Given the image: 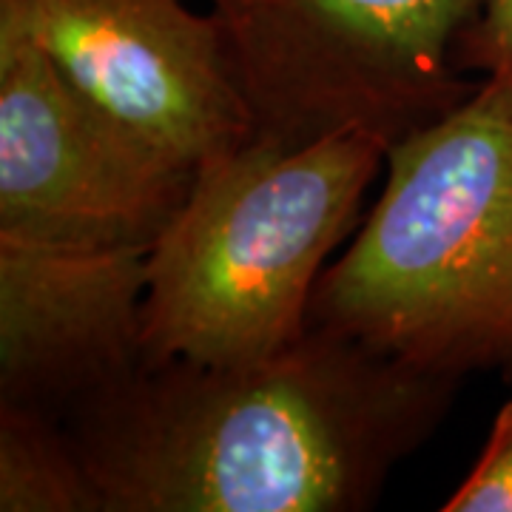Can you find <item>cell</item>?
I'll return each instance as SVG.
<instances>
[{
	"instance_id": "cell-1",
	"label": "cell",
	"mask_w": 512,
	"mask_h": 512,
	"mask_svg": "<svg viewBox=\"0 0 512 512\" xmlns=\"http://www.w3.org/2000/svg\"><path fill=\"white\" fill-rule=\"evenodd\" d=\"M458 384L311 325L251 365H140L66 427L106 512H359Z\"/></svg>"
},
{
	"instance_id": "cell-2",
	"label": "cell",
	"mask_w": 512,
	"mask_h": 512,
	"mask_svg": "<svg viewBox=\"0 0 512 512\" xmlns=\"http://www.w3.org/2000/svg\"><path fill=\"white\" fill-rule=\"evenodd\" d=\"M379 200L322 271L311 325L424 373L512 382V74L387 148Z\"/></svg>"
},
{
	"instance_id": "cell-3",
	"label": "cell",
	"mask_w": 512,
	"mask_h": 512,
	"mask_svg": "<svg viewBox=\"0 0 512 512\" xmlns=\"http://www.w3.org/2000/svg\"><path fill=\"white\" fill-rule=\"evenodd\" d=\"M387 148L345 128L293 148L248 140L202 163L148 251L143 365H251L296 345Z\"/></svg>"
},
{
	"instance_id": "cell-4",
	"label": "cell",
	"mask_w": 512,
	"mask_h": 512,
	"mask_svg": "<svg viewBox=\"0 0 512 512\" xmlns=\"http://www.w3.org/2000/svg\"><path fill=\"white\" fill-rule=\"evenodd\" d=\"M254 140L305 146L345 128L387 146L461 106L478 83L458 49L484 0H205Z\"/></svg>"
},
{
	"instance_id": "cell-5",
	"label": "cell",
	"mask_w": 512,
	"mask_h": 512,
	"mask_svg": "<svg viewBox=\"0 0 512 512\" xmlns=\"http://www.w3.org/2000/svg\"><path fill=\"white\" fill-rule=\"evenodd\" d=\"M194 171L89 103L12 12L0 9V231L151 248Z\"/></svg>"
},
{
	"instance_id": "cell-6",
	"label": "cell",
	"mask_w": 512,
	"mask_h": 512,
	"mask_svg": "<svg viewBox=\"0 0 512 512\" xmlns=\"http://www.w3.org/2000/svg\"><path fill=\"white\" fill-rule=\"evenodd\" d=\"M89 103L197 171L254 140L217 20L188 0H0Z\"/></svg>"
},
{
	"instance_id": "cell-7",
	"label": "cell",
	"mask_w": 512,
	"mask_h": 512,
	"mask_svg": "<svg viewBox=\"0 0 512 512\" xmlns=\"http://www.w3.org/2000/svg\"><path fill=\"white\" fill-rule=\"evenodd\" d=\"M148 251L0 231V404L66 421L140 370Z\"/></svg>"
},
{
	"instance_id": "cell-8",
	"label": "cell",
	"mask_w": 512,
	"mask_h": 512,
	"mask_svg": "<svg viewBox=\"0 0 512 512\" xmlns=\"http://www.w3.org/2000/svg\"><path fill=\"white\" fill-rule=\"evenodd\" d=\"M0 510L106 512L66 421L0 404Z\"/></svg>"
},
{
	"instance_id": "cell-9",
	"label": "cell",
	"mask_w": 512,
	"mask_h": 512,
	"mask_svg": "<svg viewBox=\"0 0 512 512\" xmlns=\"http://www.w3.org/2000/svg\"><path fill=\"white\" fill-rule=\"evenodd\" d=\"M444 512H512V399L495 416L473 470L444 504Z\"/></svg>"
},
{
	"instance_id": "cell-10",
	"label": "cell",
	"mask_w": 512,
	"mask_h": 512,
	"mask_svg": "<svg viewBox=\"0 0 512 512\" xmlns=\"http://www.w3.org/2000/svg\"><path fill=\"white\" fill-rule=\"evenodd\" d=\"M461 69H504L512 74V0H484L481 18L461 40Z\"/></svg>"
}]
</instances>
